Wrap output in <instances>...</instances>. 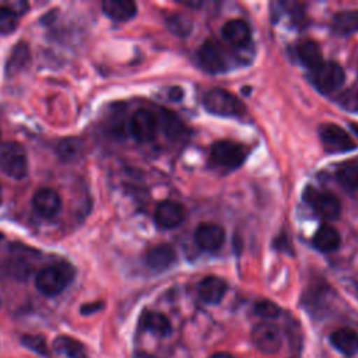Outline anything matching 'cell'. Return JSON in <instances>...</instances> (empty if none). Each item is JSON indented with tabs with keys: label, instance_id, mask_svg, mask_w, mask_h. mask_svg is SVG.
I'll use <instances>...</instances> for the list:
<instances>
[{
	"label": "cell",
	"instance_id": "2",
	"mask_svg": "<svg viewBox=\"0 0 358 358\" xmlns=\"http://www.w3.org/2000/svg\"><path fill=\"white\" fill-rule=\"evenodd\" d=\"M204 108L214 115L225 117H239L245 113V105L232 92L224 88H213L203 98Z\"/></svg>",
	"mask_w": 358,
	"mask_h": 358
},
{
	"label": "cell",
	"instance_id": "28",
	"mask_svg": "<svg viewBox=\"0 0 358 358\" xmlns=\"http://www.w3.org/2000/svg\"><path fill=\"white\" fill-rule=\"evenodd\" d=\"M80 151H81V143L78 138H66L60 141L57 147V152L60 158L64 161L76 159L80 155Z\"/></svg>",
	"mask_w": 358,
	"mask_h": 358
},
{
	"label": "cell",
	"instance_id": "12",
	"mask_svg": "<svg viewBox=\"0 0 358 358\" xmlns=\"http://www.w3.org/2000/svg\"><path fill=\"white\" fill-rule=\"evenodd\" d=\"M185 217V207L180 203L172 200H165L159 203L154 214L157 225L162 229H172L179 227L183 222Z\"/></svg>",
	"mask_w": 358,
	"mask_h": 358
},
{
	"label": "cell",
	"instance_id": "6",
	"mask_svg": "<svg viewBox=\"0 0 358 358\" xmlns=\"http://www.w3.org/2000/svg\"><path fill=\"white\" fill-rule=\"evenodd\" d=\"M248 150L235 141L220 140L211 147V158L221 166L238 168L246 159Z\"/></svg>",
	"mask_w": 358,
	"mask_h": 358
},
{
	"label": "cell",
	"instance_id": "11",
	"mask_svg": "<svg viewBox=\"0 0 358 358\" xmlns=\"http://www.w3.org/2000/svg\"><path fill=\"white\" fill-rule=\"evenodd\" d=\"M197 60L200 66L208 73H222L227 70V59L217 45V42L208 39L197 50Z\"/></svg>",
	"mask_w": 358,
	"mask_h": 358
},
{
	"label": "cell",
	"instance_id": "21",
	"mask_svg": "<svg viewBox=\"0 0 358 358\" xmlns=\"http://www.w3.org/2000/svg\"><path fill=\"white\" fill-rule=\"evenodd\" d=\"M53 350L62 358H87L83 343L70 336L56 337L53 341Z\"/></svg>",
	"mask_w": 358,
	"mask_h": 358
},
{
	"label": "cell",
	"instance_id": "25",
	"mask_svg": "<svg viewBox=\"0 0 358 358\" xmlns=\"http://www.w3.org/2000/svg\"><path fill=\"white\" fill-rule=\"evenodd\" d=\"M337 180L347 190L358 189V164L344 162L336 171Z\"/></svg>",
	"mask_w": 358,
	"mask_h": 358
},
{
	"label": "cell",
	"instance_id": "15",
	"mask_svg": "<svg viewBox=\"0 0 358 358\" xmlns=\"http://www.w3.org/2000/svg\"><path fill=\"white\" fill-rule=\"evenodd\" d=\"M227 289H228L227 282L222 278L215 277V275L204 277L199 282V287H197L200 299L210 305H215V303L221 302L224 295L227 294Z\"/></svg>",
	"mask_w": 358,
	"mask_h": 358
},
{
	"label": "cell",
	"instance_id": "36",
	"mask_svg": "<svg viewBox=\"0 0 358 358\" xmlns=\"http://www.w3.org/2000/svg\"><path fill=\"white\" fill-rule=\"evenodd\" d=\"M357 98H358V94H357Z\"/></svg>",
	"mask_w": 358,
	"mask_h": 358
},
{
	"label": "cell",
	"instance_id": "31",
	"mask_svg": "<svg viewBox=\"0 0 358 358\" xmlns=\"http://www.w3.org/2000/svg\"><path fill=\"white\" fill-rule=\"evenodd\" d=\"M101 308V303L96 302V303H90V305H84L81 308V313L83 315H90V313H94L95 310H98Z\"/></svg>",
	"mask_w": 358,
	"mask_h": 358
},
{
	"label": "cell",
	"instance_id": "26",
	"mask_svg": "<svg viewBox=\"0 0 358 358\" xmlns=\"http://www.w3.org/2000/svg\"><path fill=\"white\" fill-rule=\"evenodd\" d=\"M166 25L175 35L186 36L192 29V22L183 14H172L166 18Z\"/></svg>",
	"mask_w": 358,
	"mask_h": 358
},
{
	"label": "cell",
	"instance_id": "19",
	"mask_svg": "<svg viewBox=\"0 0 358 358\" xmlns=\"http://www.w3.org/2000/svg\"><path fill=\"white\" fill-rule=\"evenodd\" d=\"M331 31L338 36H350L358 32V10H344L331 20Z\"/></svg>",
	"mask_w": 358,
	"mask_h": 358
},
{
	"label": "cell",
	"instance_id": "33",
	"mask_svg": "<svg viewBox=\"0 0 358 358\" xmlns=\"http://www.w3.org/2000/svg\"><path fill=\"white\" fill-rule=\"evenodd\" d=\"M182 4L187 6V7H200L201 6V1H183Z\"/></svg>",
	"mask_w": 358,
	"mask_h": 358
},
{
	"label": "cell",
	"instance_id": "30",
	"mask_svg": "<svg viewBox=\"0 0 358 358\" xmlns=\"http://www.w3.org/2000/svg\"><path fill=\"white\" fill-rule=\"evenodd\" d=\"M255 313L262 319L271 320L280 315V308L271 301H260L255 305Z\"/></svg>",
	"mask_w": 358,
	"mask_h": 358
},
{
	"label": "cell",
	"instance_id": "20",
	"mask_svg": "<svg viewBox=\"0 0 358 358\" xmlns=\"http://www.w3.org/2000/svg\"><path fill=\"white\" fill-rule=\"evenodd\" d=\"M312 242H313L315 248L319 249L320 252H333V250L338 249V246L341 243V236L334 227L324 224L316 231Z\"/></svg>",
	"mask_w": 358,
	"mask_h": 358
},
{
	"label": "cell",
	"instance_id": "23",
	"mask_svg": "<svg viewBox=\"0 0 358 358\" xmlns=\"http://www.w3.org/2000/svg\"><path fill=\"white\" fill-rule=\"evenodd\" d=\"M141 327L158 337H166L172 331L169 319L159 312H145L141 316Z\"/></svg>",
	"mask_w": 358,
	"mask_h": 358
},
{
	"label": "cell",
	"instance_id": "14",
	"mask_svg": "<svg viewBox=\"0 0 358 358\" xmlns=\"http://www.w3.org/2000/svg\"><path fill=\"white\" fill-rule=\"evenodd\" d=\"M221 32H222L224 39L231 46L238 48V49L248 46L252 39V32H250L248 22L243 20H239V18L229 20L228 22H225Z\"/></svg>",
	"mask_w": 358,
	"mask_h": 358
},
{
	"label": "cell",
	"instance_id": "35",
	"mask_svg": "<svg viewBox=\"0 0 358 358\" xmlns=\"http://www.w3.org/2000/svg\"><path fill=\"white\" fill-rule=\"evenodd\" d=\"M0 203H1V189H0Z\"/></svg>",
	"mask_w": 358,
	"mask_h": 358
},
{
	"label": "cell",
	"instance_id": "24",
	"mask_svg": "<svg viewBox=\"0 0 358 358\" xmlns=\"http://www.w3.org/2000/svg\"><path fill=\"white\" fill-rule=\"evenodd\" d=\"M28 60H29V49H28L27 43H22V42L17 43L15 48L11 50L7 64H6L7 74L10 76V74L18 73L20 70H22L25 67Z\"/></svg>",
	"mask_w": 358,
	"mask_h": 358
},
{
	"label": "cell",
	"instance_id": "10",
	"mask_svg": "<svg viewBox=\"0 0 358 358\" xmlns=\"http://www.w3.org/2000/svg\"><path fill=\"white\" fill-rule=\"evenodd\" d=\"M197 246L206 252H217L225 242V231L220 224L203 222L194 231Z\"/></svg>",
	"mask_w": 358,
	"mask_h": 358
},
{
	"label": "cell",
	"instance_id": "13",
	"mask_svg": "<svg viewBox=\"0 0 358 358\" xmlns=\"http://www.w3.org/2000/svg\"><path fill=\"white\" fill-rule=\"evenodd\" d=\"M34 210L43 218H55L62 210V197L53 189H41L32 197Z\"/></svg>",
	"mask_w": 358,
	"mask_h": 358
},
{
	"label": "cell",
	"instance_id": "8",
	"mask_svg": "<svg viewBox=\"0 0 358 358\" xmlns=\"http://www.w3.org/2000/svg\"><path fill=\"white\" fill-rule=\"evenodd\" d=\"M319 136L327 152H347L355 148V143L352 141L350 134L334 123L322 124L319 129Z\"/></svg>",
	"mask_w": 358,
	"mask_h": 358
},
{
	"label": "cell",
	"instance_id": "5",
	"mask_svg": "<svg viewBox=\"0 0 358 358\" xmlns=\"http://www.w3.org/2000/svg\"><path fill=\"white\" fill-rule=\"evenodd\" d=\"M303 200L323 218L334 220L340 215L341 204L336 194L308 186L303 190Z\"/></svg>",
	"mask_w": 358,
	"mask_h": 358
},
{
	"label": "cell",
	"instance_id": "7",
	"mask_svg": "<svg viewBox=\"0 0 358 358\" xmlns=\"http://www.w3.org/2000/svg\"><path fill=\"white\" fill-rule=\"evenodd\" d=\"M159 126V117L150 109H137L130 119V133L137 141L148 143L155 138Z\"/></svg>",
	"mask_w": 358,
	"mask_h": 358
},
{
	"label": "cell",
	"instance_id": "16",
	"mask_svg": "<svg viewBox=\"0 0 358 358\" xmlns=\"http://www.w3.org/2000/svg\"><path fill=\"white\" fill-rule=\"evenodd\" d=\"M176 260V252L171 245H157L145 253V264L157 271L166 270Z\"/></svg>",
	"mask_w": 358,
	"mask_h": 358
},
{
	"label": "cell",
	"instance_id": "4",
	"mask_svg": "<svg viewBox=\"0 0 358 358\" xmlns=\"http://www.w3.org/2000/svg\"><path fill=\"white\" fill-rule=\"evenodd\" d=\"M310 80L313 85L322 92H334L340 90L345 81L344 69L336 62H322L312 69Z\"/></svg>",
	"mask_w": 358,
	"mask_h": 358
},
{
	"label": "cell",
	"instance_id": "3",
	"mask_svg": "<svg viewBox=\"0 0 358 358\" xmlns=\"http://www.w3.org/2000/svg\"><path fill=\"white\" fill-rule=\"evenodd\" d=\"M0 171L13 179H22L28 173V155L15 141L0 143Z\"/></svg>",
	"mask_w": 358,
	"mask_h": 358
},
{
	"label": "cell",
	"instance_id": "27",
	"mask_svg": "<svg viewBox=\"0 0 358 358\" xmlns=\"http://www.w3.org/2000/svg\"><path fill=\"white\" fill-rule=\"evenodd\" d=\"M18 25V14L8 6L0 7V34H11Z\"/></svg>",
	"mask_w": 358,
	"mask_h": 358
},
{
	"label": "cell",
	"instance_id": "9",
	"mask_svg": "<svg viewBox=\"0 0 358 358\" xmlns=\"http://www.w3.org/2000/svg\"><path fill=\"white\" fill-rule=\"evenodd\" d=\"M252 341L260 352L275 354L282 345V336L275 324L270 322H262L253 327Z\"/></svg>",
	"mask_w": 358,
	"mask_h": 358
},
{
	"label": "cell",
	"instance_id": "32",
	"mask_svg": "<svg viewBox=\"0 0 358 358\" xmlns=\"http://www.w3.org/2000/svg\"><path fill=\"white\" fill-rule=\"evenodd\" d=\"M211 358H235V357H232V355L228 354V352H217V354H214Z\"/></svg>",
	"mask_w": 358,
	"mask_h": 358
},
{
	"label": "cell",
	"instance_id": "29",
	"mask_svg": "<svg viewBox=\"0 0 358 358\" xmlns=\"http://www.w3.org/2000/svg\"><path fill=\"white\" fill-rule=\"evenodd\" d=\"M21 344L28 350L39 354V355H49L46 340L38 334H25L21 337Z\"/></svg>",
	"mask_w": 358,
	"mask_h": 358
},
{
	"label": "cell",
	"instance_id": "18",
	"mask_svg": "<svg viewBox=\"0 0 358 358\" xmlns=\"http://www.w3.org/2000/svg\"><path fill=\"white\" fill-rule=\"evenodd\" d=\"M102 11L113 21H129L137 14V6L131 0H105Z\"/></svg>",
	"mask_w": 358,
	"mask_h": 358
},
{
	"label": "cell",
	"instance_id": "34",
	"mask_svg": "<svg viewBox=\"0 0 358 358\" xmlns=\"http://www.w3.org/2000/svg\"><path fill=\"white\" fill-rule=\"evenodd\" d=\"M351 129H354V131L358 134V124H351Z\"/></svg>",
	"mask_w": 358,
	"mask_h": 358
},
{
	"label": "cell",
	"instance_id": "1",
	"mask_svg": "<svg viewBox=\"0 0 358 358\" xmlns=\"http://www.w3.org/2000/svg\"><path fill=\"white\" fill-rule=\"evenodd\" d=\"M76 270L67 263H55L43 267L35 277L38 291L46 296H55L63 292L74 280Z\"/></svg>",
	"mask_w": 358,
	"mask_h": 358
},
{
	"label": "cell",
	"instance_id": "17",
	"mask_svg": "<svg viewBox=\"0 0 358 358\" xmlns=\"http://www.w3.org/2000/svg\"><path fill=\"white\" fill-rule=\"evenodd\" d=\"M331 345L341 354L352 357L358 352V333L348 327L337 329L330 336Z\"/></svg>",
	"mask_w": 358,
	"mask_h": 358
},
{
	"label": "cell",
	"instance_id": "22",
	"mask_svg": "<svg viewBox=\"0 0 358 358\" xmlns=\"http://www.w3.org/2000/svg\"><path fill=\"white\" fill-rule=\"evenodd\" d=\"M296 56L299 62L310 70L323 62L320 46L312 39H303L296 45Z\"/></svg>",
	"mask_w": 358,
	"mask_h": 358
}]
</instances>
